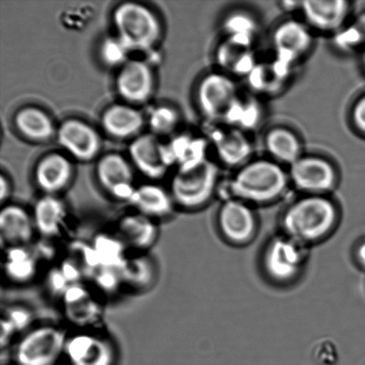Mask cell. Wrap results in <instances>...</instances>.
<instances>
[{"label": "cell", "instance_id": "obj_29", "mask_svg": "<svg viewBox=\"0 0 365 365\" xmlns=\"http://www.w3.org/2000/svg\"><path fill=\"white\" fill-rule=\"evenodd\" d=\"M102 125L107 133L116 138H128L139 133L144 117L133 107L113 105L103 113Z\"/></svg>", "mask_w": 365, "mask_h": 365}, {"label": "cell", "instance_id": "obj_11", "mask_svg": "<svg viewBox=\"0 0 365 365\" xmlns=\"http://www.w3.org/2000/svg\"><path fill=\"white\" fill-rule=\"evenodd\" d=\"M218 227L227 241L242 245L252 241L257 232V218L250 204L228 198L217 215Z\"/></svg>", "mask_w": 365, "mask_h": 365}, {"label": "cell", "instance_id": "obj_14", "mask_svg": "<svg viewBox=\"0 0 365 365\" xmlns=\"http://www.w3.org/2000/svg\"><path fill=\"white\" fill-rule=\"evenodd\" d=\"M96 177L103 189L114 200L130 203L135 190L131 166L123 156L109 153L100 159Z\"/></svg>", "mask_w": 365, "mask_h": 365}, {"label": "cell", "instance_id": "obj_31", "mask_svg": "<svg viewBox=\"0 0 365 365\" xmlns=\"http://www.w3.org/2000/svg\"><path fill=\"white\" fill-rule=\"evenodd\" d=\"M14 124L21 135L34 141L48 140L55 133L52 120L37 107H24L18 110Z\"/></svg>", "mask_w": 365, "mask_h": 365}, {"label": "cell", "instance_id": "obj_4", "mask_svg": "<svg viewBox=\"0 0 365 365\" xmlns=\"http://www.w3.org/2000/svg\"><path fill=\"white\" fill-rule=\"evenodd\" d=\"M218 182L220 173L216 164L206 159L178 171L171 182V196L181 210H200L213 198Z\"/></svg>", "mask_w": 365, "mask_h": 365}, {"label": "cell", "instance_id": "obj_1", "mask_svg": "<svg viewBox=\"0 0 365 365\" xmlns=\"http://www.w3.org/2000/svg\"><path fill=\"white\" fill-rule=\"evenodd\" d=\"M291 184L288 171L270 158L252 159L236 169L229 181L230 195L249 204L274 202Z\"/></svg>", "mask_w": 365, "mask_h": 365}, {"label": "cell", "instance_id": "obj_15", "mask_svg": "<svg viewBox=\"0 0 365 365\" xmlns=\"http://www.w3.org/2000/svg\"><path fill=\"white\" fill-rule=\"evenodd\" d=\"M130 155L135 166L153 180L163 177L174 163L169 146L160 144L153 135L135 138L130 145Z\"/></svg>", "mask_w": 365, "mask_h": 365}, {"label": "cell", "instance_id": "obj_6", "mask_svg": "<svg viewBox=\"0 0 365 365\" xmlns=\"http://www.w3.org/2000/svg\"><path fill=\"white\" fill-rule=\"evenodd\" d=\"M305 245L284 234L272 238L264 250V274L277 284L292 282L305 267Z\"/></svg>", "mask_w": 365, "mask_h": 365}, {"label": "cell", "instance_id": "obj_26", "mask_svg": "<svg viewBox=\"0 0 365 365\" xmlns=\"http://www.w3.org/2000/svg\"><path fill=\"white\" fill-rule=\"evenodd\" d=\"M264 146L268 158L282 166H292L303 155L302 143L298 135L285 127H275L267 131Z\"/></svg>", "mask_w": 365, "mask_h": 365}, {"label": "cell", "instance_id": "obj_17", "mask_svg": "<svg viewBox=\"0 0 365 365\" xmlns=\"http://www.w3.org/2000/svg\"><path fill=\"white\" fill-rule=\"evenodd\" d=\"M115 234L128 250L148 253L160 238L158 222L138 212L128 213L117 221Z\"/></svg>", "mask_w": 365, "mask_h": 365}, {"label": "cell", "instance_id": "obj_5", "mask_svg": "<svg viewBox=\"0 0 365 365\" xmlns=\"http://www.w3.org/2000/svg\"><path fill=\"white\" fill-rule=\"evenodd\" d=\"M117 38L130 51H148L159 41L162 26L155 13L145 6L124 2L113 11Z\"/></svg>", "mask_w": 365, "mask_h": 365}, {"label": "cell", "instance_id": "obj_39", "mask_svg": "<svg viewBox=\"0 0 365 365\" xmlns=\"http://www.w3.org/2000/svg\"><path fill=\"white\" fill-rule=\"evenodd\" d=\"M350 123L357 133L365 137V93L354 102L349 113Z\"/></svg>", "mask_w": 365, "mask_h": 365}, {"label": "cell", "instance_id": "obj_16", "mask_svg": "<svg viewBox=\"0 0 365 365\" xmlns=\"http://www.w3.org/2000/svg\"><path fill=\"white\" fill-rule=\"evenodd\" d=\"M57 139L66 152L83 162L95 158L101 148V139L98 132L80 120L64 121L57 130Z\"/></svg>", "mask_w": 365, "mask_h": 365}, {"label": "cell", "instance_id": "obj_12", "mask_svg": "<svg viewBox=\"0 0 365 365\" xmlns=\"http://www.w3.org/2000/svg\"><path fill=\"white\" fill-rule=\"evenodd\" d=\"M61 299L64 316L78 330L99 329L103 316V307L87 286L82 282L71 285Z\"/></svg>", "mask_w": 365, "mask_h": 365}, {"label": "cell", "instance_id": "obj_42", "mask_svg": "<svg viewBox=\"0 0 365 365\" xmlns=\"http://www.w3.org/2000/svg\"><path fill=\"white\" fill-rule=\"evenodd\" d=\"M362 66H363L364 70L365 71V50L363 52V56H362Z\"/></svg>", "mask_w": 365, "mask_h": 365}, {"label": "cell", "instance_id": "obj_40", "mask_svg": "<svg viewBox=\"0 0 365 365\" xmlns=\"http://www.w3.org/2000/svg\"><path fill=\"white\" fill-rule=\"evenodd\" d=\"M11 189L9 181L4 176L0 177V200L4 205L10 195Z\"/></svg>", "mask_w": 365, "mask_h": 365}, {"label": "cell", "instance_id": "obj_20", "mask_svg": "<svg viewBox=\"0 0 365 365\" xmlns=\"http://www.w3.org/2000/svg\"><path fill=\"white\" fill-rule=\"evenodd\" d=\"M211 134V141L222 164L238 168L252 160V145L246 132L220 124Z\"/></svg>", "mask_w": 365, "mask_h": 365}, {"label": "cell", "instance_id": "obj_36", "mask_svg": "<svg viewBox=\"0 0 365 365\" xmlns=\"http://www.w3.org/2000/svg\"><path fill=\"white\" fill-rule=\"evenodd\" d=\"M91 278L96 287L106 294H114L124 287L120 270L113 268L99 267Z\"/></svg>", "mask_w": 365, "mask_h": 365}, {"label": "cell", "instance_id": "obj_37", "mask_svg": "<svg viewBox=\"0 0 365 365\" xmlns=\"http://www.w3.org/2000/svg\"><path fill=\"white\" fill-rule=\"evenodd\" d=\"M130 52L126 46L117 37L106 39L101 48L102 59L110 66H123L128 61L127 57Z\"/></svg>", "mask_w": 365, "mask_h": 365}, {"label": "cell", "instance_id": "obj_13", "mask_svg": "<svg viewBox=\"0 0 365 365\" xmlns=\"http://www.w3.org/2000/svg\"><path fill=\"white\" fill-rule=\"evenodd\" d=\"M352 7L344 0H314L300 4L303 21L311 30L335 35L349 24Z\"/></svg>", "mask_w": 365, "mask_h": 365}, {"label": "cell", "instance_id": "obj_30", "mask_svg": "<svg viewBox=\"0 0 365 365\" xmlns=\"http://www.w3.org/2000/svg\"><path fill=\"white\" fill-rule=\"evenodd\" d=\"M263 116L262 106L255 96L240 93L222 124L248 133L259 126Z\"/></svg>", "mask_w": 365, "mask_h": 365}, {"label": "cell", "instance_id": "obj_27", "mask_svg": "<svg viewBox=\"0 0 365 365\" xmlns=\"http://www.w3.org/2000/svg\"><path fill=\"white\" fill-rule=\"evenodd\" d=\"M293 69L273 57L269 62H257L248 75L250 88L257 95L277 94L291 78Z\"/></svg>", "mask_w": 365, "mask_h": 365}, {"label": "cell", "instance_id": "obj_33", "mask_svg": "<svg viewBox=\"0 0 365 365\" xmlns=\"http://www.w3.org/2000/svg\"><path fill=\"white\" fill-rule=\"evenodd\" d=\"M91 245L98 257L100 267L120 270L128 259V248L115 232L99 234Z\"/></svg>", "mask_w": 365, "mask_h": 365}, {"label": "cell", "instance_id": "obj_28", "mask_svg": "<svg viewBox=\"0 0 365 365\" xmlns=\"http://www.w3.org/2000/svg\"><path fill=\"white\" fill-rule=\"evenodd\" d=\"M120 272L124 287L135 292L149 291L158 278L157 264L148 253L128 256Z\"/></svg>", "mask_w": 365, "mask_h": 365}, {"label": "cell", "instance_id": "obj_25", "mask_svg": "<svg viewBox=\"0 0 365 365\" xmlns=\"http://www.w3.org/2000/svg\"><path fill=\"white\" fill-rule=\"evenodd\" d=\"M2 268L7 281L25 285L37 277L39 259L31 245L7 247L3 250Z\"/></svg>", "mask_w": 365, "mask_h": 365}, {"label": "cell", "instance_id": "obj_2", "mask_svg": "<svg viewBox=\"0 0 365 365\" xmlns=\"http://www.w3.org/2000/svg\"><path fill=\"white\" fill-rule=\"evenodd\" d=\"M338 218L337 206L327 195H304L285 210L282 224L284 235L306 246L327 237Z\"/></svg>", "mask_w": 365, "mask_h": 365}, {"label": "cell", "instance_id": "obj_8", "mask_svg": "<svg viewBox=\"0 0 365 365\" xmlns=\"http://www.w3.org/2000/svg\"><path fill=\"white\" fill-rule=\"evenodd\" d=\"M64 359L69 365H116L118 349L99 329L78 330L68 336Z\"/></svg>", "mask_w": 365, "mask_h": 365}, {"label": "cell", "instance_id": "obj_19", "mask_svg": "<svg viewBox=\"0 0 365 365\" xmlns=\"http://www.w3.org/2000/svg\"><path fill=\"white\" fill-rule=\"evenodd\" d=\"M32 217L37 235L46 241L62 237L69 224V211L63 200L56 195H42L36 202Z\"/></svg>", "mask_w": 365, "mask_h": 365}, {"label": "cell", "instance_id": "obj_24", "mask_svg": "<svg viewBox=\"0 0 365 365\" xmlns=\"http://www.w3.org/2000/svg\"><path fill=\"white\" fill-rule=\"evenodd\" d=\"M134 211L159 222L171 217L176 204L170 192L162 186L146 184L135 187L130 200Z\"/></svg>", "mask_w": 365, "mask_h": 365}, {"label": "cell", "instance_id": "obj_41", "mask_svg": "<svg viewBox=\"0 0 365 365\" xmlns=\"http://www.w3.org/2000/svg\"><path fill=\"white\" fill-rule=\"evenodd\" d=\"M356 255L359 263L365 267V242L357 247Z\"/></svg>", "mask_w": 365, "mask_h": 365}, {"label": "cell", "instance_id": "obj_35", "mask_svg": "<svg viewBox=\"0 0 365 365\" xmlns=\"http://www.w3.org/2000/svg\"><path fill=\"white\" fill-rule=\"evenodd\" d=\"M149 124L155 135L170 134L178 126V113L173 107L158 106L150 114Z\"/></svg>", "mask_w": 365, "mask_h": 365}, {"label": "cell", "instance_id": "obj_3", "mask_svg": "<svg viewBox=\"0 0 365 365\" xmlns=\"http://www.w3.org/2000/svg\"><path fill=\"white\" fill-rule=\"evenodd\" d=\"M68 336L67 331L58 325L45 324L32 327L14 342V364H58L64 359Z\"/></svg>", "mask_w": 365, "mask_h": 365}, {"label": "cell", "instance_id": "obj_38", "mask_svg": "<svg viewBox=\"0 0 365 365\" xmlns=\"http://www.w3.org/2000/svg\"><path fill=\"white\" fill-rule=\"evenodd\" d=\"M2 318L6 319L12 325L17 334H24L29 329L34 327L32 325V313L27 307L12 306L6 307L5 312L3 313Z\"/></svg>", "mask_w": 365, "mask_h": 365}, {"label": "cell", "instance_id": "obj_34", "mask_svg": "<svg viewBox=\"0 0 365 365\" xmlns=\"http://www.w3.org/2000/svg\"><path fill=\"white\" fill-rule=\"evenodd\" d=\"M335 45L343 51L365 50V10L334 35Z\"/></svg>", "mask_w": 365, "mask_h": 365}, {"label": "cell", "instance_id": "obj_10", "mask_svg": "<svg viewBox=\"0 0 365 365\" xmlns=\"http://www.w3.org/2000/svg\"><path fill=\"white\" fill-rule=\"evenodd\" d=\"M313 44V31L303 21H281L271 36L274 58L292 69L309 53Z\"/></svg>", "mask_w": 365, "mask_h": 365}, {"label": "cell", "instance_id": "obj_22", "mask_svg": "<svg viewBox=\"0 0 365 365\" xmlns=\"http://www.w3.org/2000/svg\"><path fill=\"white\" fill-rule=\"evenodd\" d=\"M73 174L69 159L60 153H50L36 167L35 181L43 195L58 196L70 185Z\"/></svg>", "mask_w": 365, "mask_h": 365}, {"label": "cell", "instance_id": "obj_32", "mask_svg": "<svg viewBox=\"0 0 365 365\" xmlns=\"http://www.w3.org/2000/svg\"><path fill=\"white\" fill-rule=\"evenodd\" d=\"M221 28L224 38L252 46L259 29L256 18L242 10H235L225 16Z\"/></svg>", "mask_w": 365, "mask_h": 365}, {"label": "cell", "instance_id": "obj_23", "mask_svg": "<svg viewBox=\"0 0 365 365\" xmlns=\"http://www.w3.org/2000/svg\"><path fill=\"white\" fill-rule=\"evenodd\" d=\"M218 71L234 77H248L257 61L254 46L222 38L215 51Z\"/></svg>", "mask_w": 365, "mask_h": 365}, {"label": "cell", "instance_id": "obj_21", "mask_svg": "<svg viewBox=\"0 0 365 365\" xmlns=\"http://www.w3.org/2000/svg\"><path fill=\"white\" fill-rule=\"evenodd\" d=\"M119 95L127 102L142 103L151 98L153 76L148 64L139 60L128 61L116 78Z\"/></svg>", "mask_w": 365, "mask_h": 365}, {"label": "cell", "instance_id": "obj_9", "mask_svg": "<svg viewBox=\"0 0 365 365\" xmlns=\"http://www.w3.org/2000/svg\"><path fill=\"white\" fill-rule=\"evenodd\" d=\"M288 173L291 184L304 195H327L338 184L337 170L321 156L302 155Z\"/></svg>", "mask_w": 365, "mask_h": 365}, {"label": "cell", "instance_id": "obj_7", "mask_svg": "<svg viewBox=\"0 0 365 365\" xmlns=\"http://www.w3.org/2000/svg\"><path fill=\"white\" fill-rule=\"evenodd\" d=\"M240 93L234 77L223 71H212L202 77L197 86V105L207 120L215 125L222 124Z\"/></svg>", "mask_w": 365, "mask_h": 365}, {"label": "cell", "instance_id": "obj_18", "mask_svg": "<svg viewBox=\"0 0 365 365\" xmlns=\"http://www.w3.org/2000/svg\"><path fill=\"white\" fill-rule=\"evenodd\" d=\"M37 235L31 211L14 203H6L0 211V238L3 248L30 246Z\"/></svg>", "mask_w": 365, "mask_h": 365}]
</instances>
